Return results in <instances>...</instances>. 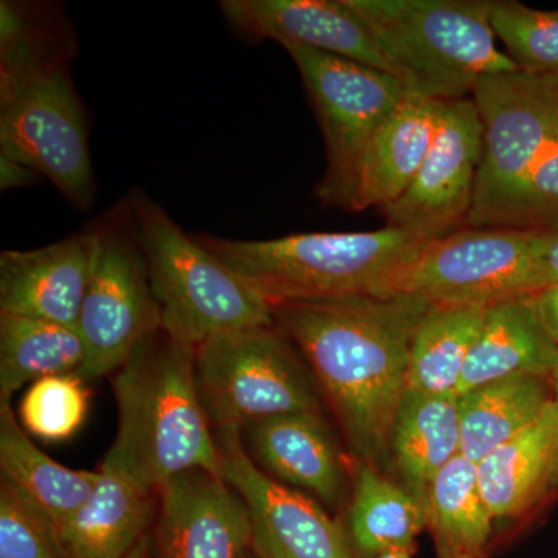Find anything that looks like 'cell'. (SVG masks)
Wrapping results in <instances>:
<instances>
[{"instance_id":"obj_1","label":"cell","mask_w":558,"mask_h":558,"mask_svg":"<svg viewBox=\"0 0 558 558\" xmlns=\"http://www.w3.org/2000/svg\"><path fill=\"white\" fill-rule=\"evenodd\" d=\"M432 304L411 295L290 301L274 307L278 329L306 359L365 464L389 459L407 389L411 337Z\"/></svg>"},{"instance_id":"obj_2","label":"cell","mask_w":558,"mask_h":558,"mask_svg":"<svg viewBox=\"0 0 558 558\" xmlns=\"http://www.w3.org/2000/svg\"><path fill=\"white\" fill-rule=\"evenodd\" d=\"M119 428L106 464L157 494L190 472H220V453L197 389L196 348L160 332L113 379Z\"/></svg>"},{"instance_id":"obj_3","label":"cell","mask_w":558,"mask_h":558,"mask_svg":"<svg viewBox=\"0 0 558 558\" xmlns=\"http://www.w3.org/2000/svg\"><path fill=\"white\" fill-rule=\"evenodd\" d=\"M271 306L290 301L395 296L425 242L392 227L351 233H296L266 241L201 236Z\"/></svg>"},{"instance_id":"obj_4","label":"cell","mask_w":558,"mask_h":558,"mask_svg":"<svg viewBox=\"0 0 558 558\" xmlns=\"http://www.w3.org/2000/svg\"><path fill=\"white\" fill-rule=\"evenodd\" d=\"M69 57L50 35L0 49V156L46 175L70 205L87 211L97 189Z\"/></svg>"},{"instance_id":"obj_5","label":"cell","mask_w":558,"mask_h":558,"mask_svg":"<svg viewBox=\"0 0 558 558\" xmlns=\"http://www.w3.org/2000/svg\"><path fill=\"white\" fill-rule=\"evenodd\" d=\"M407 92L439 101L472 97L480 81L520 70L499 49L495 0H347Z\"/></svg>"},{"instance_id":"obj_6","label":"cell","mask_w":558,"mask_h":558,"mask_svg":"<svg viewBox=\"0 0 558 558\" xmlns=\"http://www.w3.org/2000/svg\"><path fill=\"white\" fill-rule=\"evenodd\" d=\"M131 231L161 310V332L197 348L213 337L275 325L274 306L146 194L130 197Z\"/></svg>"},{"instance_id":"obj_7","label":"cell","mask_w":558,"mask_h":558,"mask_svg":"<svg viewBox=\"0 0 558 558\" xmlns=\"http://www.w3.org/2000/svg\"><path fill=\"white\" fill-rule=\"evenodd\" d=\"M196 381L216 435L293 413H317V385L278 326L213 337L196 348Z\"/></svg>"},{"instance_id":"obj_8","label":"cell","mask_w":558,"mask_h":558,"mask_svg":"<svg viewBox=\"0 0 558 558\" xmlns=\"http://www.w3.org/2000/svg\"><path fill=\"white\" fill-rule=\"evenodd\" d=\"M484 128L472 229H502L558 130V78L502 73L472 94Z\"/></svg>"},{"instance_id":"obj_9","label":"cell","mask_w":558,"mask_h":558,"mask_svg":"<svg viewBox=\"0 0 558 558\" xmlns=\"http://www.w3.org/2000/svg\"><path fill=\"white\" fill-rule=\"evenodd\" d=\"M295 62L326 146V170L315 196L323 205L354 211L360 172L376 135L407 89L391 73L306 47H284Z\"/></svg>"},{"instance_id":"obj_10","label":"cell","mask_w":558,"mask_h":558,"mask_svg":"<svg viewBox=\"0 0 558 558\" xmlns=\"http://www.w3.org/2000/svg\"><path fill=\"white\" fill-rule=\"evenodd\" d=\"M545 289L532 231L468 229L425 242L398 295L488 310Z\"/></svg>"},{"instance_id":"obj_11","label":"cell","mask_w":558,"mask_h":558,"mask_svg":"<svg viewBox=\"0 0 558 558\" xmlns=\"http://www.w3.org/2000/svg\"><path fill=\"white\" fill-rule=\"evenodd\" d=\"M95 233L94 270L76 323L86 360L75 374L86 381L120 369L161 332L160 304L132 231L105 227Z\"/></svg>"},{"instance_id":"obj_12","label":"cell","mask_w":558,"mask_h":558,"mask_svg":"<svg viewBox=\"0 0 558 558\" xmlns=\"http://www.w3.org/2000/svg\"><path fill=\"white\" fill-rule=\"evenodd\" d=\"M483 148V121L473 98L446 101L438 135L416 178L380 209L387 226L424 242L468 229Z\"/></svg>"},{"instance_id":"obj_13","label":"cell","mask_w":558,"mask_h":558,"mask_svg":"<svg viewBox=\"0 0 558 558\" xmlns=\"http://www.w3.org/2000/svg\"><path fill=\"white\" fill-rule=\"evenodd\" d=\"M222 478L244 501L258 558H355L347 531L314 499L267 475L242 435H216Z\"/></svg>"},{"instance_id":"obj_14","label":"cell","mask_w":558,"mask_h":558,"mask_svg":"<svg viewBox=\"0 0 558 558\" xmlns=\"http://www.w3.org/2000/svg\"><path fill=\"white\" fill-rule=\"evenodd\" d=\"M159 517L150 558H241L250 519L240 495L207 470L182 473L157 492Z\"/></svg>"},{"instance_id":"obj_15","label":"cell","mask_w":558,"mask_h":558,"mask_svg":"<svg viewBox=\"0 0 558 558\" xmlns=\"http://www.w3.org/2000/svg\"><path fill=\"white\" fill-rule=\"evenodd\" d=\"M219 9L231 27L250 38L306 47L395 75L347 0H222Z\"/></svg>"},{"instance_id":"obj_16","label":"cell","mask_w":558,"mask_h":558,"mask_svg":"<svg viewBox=\"0 0 558 558\" xmlns=\"http://www.w3.org/2000/svg\"><path fill=\"white\" fill-rule=\"evenodd\" d=\"M97 233L0 253V314L75 326L94 270Z\"/></svg>"},{"instance_id":"obj_17","label":"cell","mask_w":558,"mask_h":558,"mask_svg":"<svg viewBox=\"0 0 558 558\" xmlns=\"http://www.w3.org/2000/svg\"><path fill=\"white\" fill-rule=\"evenodd\" d=\"M446 101L407 92L371 140L354 211L384 209L416 178L442 123Z\"/></svg>"},{"instance_id":"obj_18","label":"cell","mask_w":558,"mask_h":558,"mask_svg":"<svg viewBox=\"0 0 558 558\" xmlns=\"http://www.w3.org/2000/svg\"><path fill=\"white\" fill-rule=\"evenodd\" d=\"M253 461L264 472L336 502L343 484L340 454L318 413H293L245 428Z\"/></svg>"},{"instance_id":"obj_19","label":"cell","mask_w":558,"mask_h":558,"mask_svg":"<svg viewBox=\"0 0 558 558\" xmlns=\"http://www.w3.org/2000/svg\"><path fill=\"white\" fill-rule=\"evenodd\" d=\"M100 472L94 494L58 529L68 558H126L148 534L156 512L153 492L106 462Z\"/></svg>"},{"instance_id":"obj_20","label":"cell","mask_w":558,"mask_h":558,"mask_svg":"<svg viewBox=\"0 0 558 558\" xmlns=\"http://www.w3.org/2000/svg\"><path fill=\"white\" fill-rule=\"evenodd\" d=\"M531 296L488 307L470 349L457 396L517 374L550 376L558 344L539 319Z\"/></svg>"},{"instance_id":"obj_21","label":"cell","mask_w":558,"mask_h":558,"mask_svg":"<svg viewBox=\"0 0 558 558\" xmlns=\"http://www.w3.org/2000/svg\"><path fill=\"white\" fill-rule=\"evenodd\" d=\"M557 446L550 403L538 421L476 462L480 494L494 519L519 517L549 495Z\"/></svg>"},{"instance_id":"obj_22","label":"cell","mask_w":558,"mask_h":558,"mask_svg":"<svg viewBox=\"0 0 558 558\" xmlns=\"http://www.w3.org/2000/svg\"><path fill=\"white\" fill-rule=\"evenodd\" d=\"M459 454L461 421L457 396L405 389L389 438V458L407 488L424 506L436 476Z\"/></svg>"},{"instance_id":"obj_23","label":"cell","mask_w":558,"mask_h":558,"mask_svg":"<svg viewBox=\"0 0 558 558\" xmlns=\"http://www.w3.org/2000/svg\"><path fill=\"white\" fill-rule=\"evenodd\" d=\"M0 472L2 481L46 513L57 529L75 515L101 478L100 470H72L44 453L10 402L0 403Z\"/></svg>"},{"instance_id":"obj_24","label":"cell","mask_w":558,"mask_h":558,"mask_svg":"<svg viewBox=\"0 0 558 558\" xmlns=\"http://www.w3.org/2000/svg\"><path fill=\"white\" fill-rule=\"evenodd\" d=\"M461 454L472 462L512 439L543 416L553 403L545 374H517L458 396Z\"/></svg>"},{"instance_id":"obj_25","label":"cell","mask_w":558,"mask_h":558,"mask_svg":"<svg viewBox=\"0 0 558 558\" xmlns=\"http://www.w3.org/2000/svg\"><path fill=\"white\" fill-rule=\"evenodd\" d=\"M425 527L427 510L416 495L381 476L373 465H362L347 531L355 558H377L392 550L413 554Z\"/></svg>"},{"instance_id":"obj_26","label":"cell","mask_w":558,"mask_h":558,"mask_svg":"<svg viewBox=\"0 0 558 558\" xmlns=\"http://www.w3.org/2000/svg\"><path fill=\"white\" fill-rule=\"evenodd\" d=\"M486 311L432 304L411 337L407 389L424 395L457 396L462 371Z\"/></svg>"},{"instance_id":"obj_27","label":"cell","mask_w":558,"mask_h":558,"mask_svg":"<svg viewBox=\"0 0 558 558\" xmlns=\"http://www.w3.org/2000/svg\"><path fill=\"white\" fill-rule=\"evenodd\" d=\"M86 347L75 326L0 314V403L44 377L78 373Z\"/></svg>"},{"instance_id":"obj_28","label":"cell","mask_w":558,"mask_h":558,"mask_svg":"<svg viewBox=\"0 0 558 558\" xmlns=\"http://www.w3.org/2000/svg\"><path fill=\"white\" fill-rule=\"evenodd\" d=\"M427 527L439 558H483L494 517L480 494L476 464L454 458L429 487Z\"/></svg>"},{"instance_id":"obj_29","label":"cell","mask_w":558,"mask_h":558,"mask_svg":"<svg viewBox=\"0 0 558 558\" xmlns=\"http://www.w3.org/2000/svg\"><path fill=\"white\" fill-rule=\"evenodd\" d=\"M492 27L521 72L558 78V10L495 2Z\"/></svg>"},{"instance_id":"obj_30","label":"cell","mask_w":558,"mask_h":558,"mask_svg":"<svg viewBox=\"0 0 558 558\" xmlns=\"http://www.w3.org/2000/svg\"><path fill=\"white\" fill-rule=\"evenodd\" d=\"M89 409V389L78 374L44 377L21 400V425L28 435L61 442L75 435Z\"/></svg>"},{"instance_id":"obj_31","label":"cell","mask_w":558,"mask_h":558,"mask_svg":"<svg viewBox=\"0 0 558 558\" xmlns=\"http://www.w3.org/2000/svg\"><path fill=\"white\" fill-rule=\"evenodd\" d=\"M0 558H68L53 521L0 481Z\"/></svg>"},{"instance_id":"obj_32","label":"cell","mask_w":558,"mask_h":558,"mask_svg":"<svg viewBox=\"0 0 558 558\" xmlns=\"http://www.w3.org/2000/svg\"><path fill=\"white\" fill-rule=\"evenodd\" d=\"M558 227V130L532 172L502 229L545 231Z\"/></svg>"},{"instance_id":"obj_33","label":"cell","mask_w":558,"mask_h":558,"mask_svg":"<svg viewBox=\"0 0 558 558\" xmlns=\"http://www.w3.org/2000/svg\"><path fill=\"white\" fill-rule=\"evenodd\" d=\"M543 284H558V227L534 233Z\"/></svg>"},{"instance_id":"obj_34","label":"cell","mask_w":558,"mask_h":558,"mask_svg":"<svg viewBox=\"0 0 558 558\" xmlns=\"http://www.w3.org/2000/svg\"><path fill=\"white\" fill-rule=\"evenodd\" d=\"M531 299L539 319L558 344V284L539 290Z\"/></svg>"},{"instance_id":"obj_35","label":"cell","mask_w":558,"mask_h":558,"mask_svg":"<svg viewBox=\"0 0 558 558\" xmlns=\"http://www.w3.org/2000/svg\"><path fill=\"white\" fill-rule=\"evenodd\" d=\"M36 178H38V172L32 168L0 156V189L2 191L31 185Z\"/></svg>"},{"instance_id":"obj_36","label":"cell","mask_w":558,"mask_h":558,"mask_svg":"<svg viewBox=\"0 0 558 558\" xmlns=\"http://www.w3.org/2000/svg\"><path fill=\"white\" fill-rule=\"evenodd\" d=\"M550 381H553V405L556 410L557 422H558V355L556 365H554L553 373H550ZM558 492V446L556 462H554L553 476H550L549 494H556Z\"/></svg>"},{"instance_id":"obj_37","label":"cell","mask_w":558,"mask_h":558,"mask_svg":"<svg viewBox=\"0 0 558 558\" xmlns=\"http://www.w3.org/2000/svg\"><path fill=\"white\" fill-rule=\"evenodd\" d=\"M126 558H150V532L140 539Z\"/></svg>"},{"instance_id":"obj_38","label":"cell","mask_w":558,"mask_h":558,"mask_svg":"<svg viewBox=\"0 0 558 558\" xmlns=\"http://www.w3.org/2000/svg\"><path fill=\"white\" fill-rule=\"evenodd\" d=\"M413 554L405 553V550H392V553L384 554V556L377 558H413Z\"/></svg>"},{"instance_id":"obj_39","label":"cell","mask_w":558,"mask_h":558,"mask_svg":"<svg viewBox=\"0 0 558 558\" xmlns=\"http://www.w3.org/2000/svg\"><path fill=\"white\" fill-rule=\"evenodd\" d=\"M241 558H255V557L247 556V553H244V556H242ZM256 558H258V557H256Z\"/></svg>"}]
</instances>
